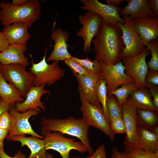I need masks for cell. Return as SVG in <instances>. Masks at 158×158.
Here are the masks:
<instances>
[{"mask_svg": "<svg viewBox=\"0 0 158 158\" xmlns=\"http://www.w3.org/2000/svg\"><path fill=\"white\" fill-rule=\"evenodd\" d=\"M95 59L112 65L122 61L124 45L121 29L117 25L101 22L96 37L92 41Z\"/></svg>", "mask_w": 158, "mask_h": 158, "instance_id": "obj_1", "label": "cell"}, {"mask_svg": "<svg viewBox=\"0 0 158 158\" xmlns=\"http://www.w3.org/2000/svg\"><path fill=\"white\" fill-rule=\"evenodd\" d=\"M41 125V130L57 132L76 137L86 147L89 156L93 153L89 140L90 126L82 118L69 116L64 119H58L42 117Z\"/></svg>", "mask_w": 158, "mask_h": 158, "instance_id": "obj_2", "label": "cell"}, {"mask_svg": "<svg viewBox=\"0 0 158 158\" xmlns=\"http://www.w3.org/2000/svg\"><path fill=\"white\" fill-rule=\"evenodd\" d=\"M1 9L0 22L4 26L16 22L26 24L29 28L40 18L41 6L38 0H30L19 6L12 5L9 2H0Z\"/></svg>", "mask_w": 158, "mask_h": 158, "instance_id": "obj_3", "label": "cell"}, {"mask_svg": "<svg viewBox=\"0 0 158 158\" xmlns=\"http://www.w3.org/2000/svg\"><path fill=\"white\" fill-rule=\"evenodd\" d=\"M47 48L45 49L44 55L41 60L36 63L32 62V65L30 70L35 76L33 85H52L64 76L65 71L61 68L59 61H53L50 64L47 63Z\"/></svg>", "mask_w": 158, "mask_h": 158, "instance_id": "obj_4", "label": "cell"}, {"mask_svg": "<svg viewBox=\"0 0 158 158\" xmlns=\"http://www.w3.org/2000/svg\"><path fill=\"white\" fill-rule=\"evenodd\" d=\"M47 150H52L59 152L62 158H69V152L75 150L83 154L87 152L85 146L81 142L75 141L73 138H67L57 132L41 130Z\"/></svg>", "mask_w": 158, "mask_h": 158, "instance_id": "obj_5", "label": "cell"}, {"mask_svg": "<svg viewBox=\"0 0 158 158\" xmlns=\"http://www.w3.org/2000/svg\"><path fill=\"white\" fill-rule=\"evenodd\" d=\"M124 22L116 24L120 28L124 46L122 58L132 57L141 54L146 48V44L140 38L134 27L133 19L129 16L124 15Z\"/></svg>", "mask_w": 158, "mask_h": 158, "instance_id": "obj_6", "label": "cell"}, {"mask_svg": "<svg viewBox=\"0 0 158 158\" xmlns=\"http://www.w3.org/2000/svg\"><path fill=\"white\" fill-rule=\"evenodd\" d=\"M1 73L5 80L25 95L33 85L35 76L26 70V67L19 64H1Z\"/></svg>", "mask_w": 158, "mask_h": 158, "instance_id": "obj_7", "label": "cell"}, {"mask_svg": "<svg viewBox=\"0 0 158 158\" xmlns=\"http://www.w3.org/2000/svg\"><path fill=\"white\" fill-rule=\"evenodd\" d=\"M122 118L125 128V139L123 143L125 152L138 149L137 143L138 123L137 108L130 98H128L121 105Z\"/></svg>", "mask_w": 158, "mask_h": 158, "instance_id": "obj_8", "label": "cell"}, {"mask_svg": "<svg viewBox=\"0 0 158 158\" xmlns=\"http://www.w3.org/2000/svg\"><path fill=\"white\" fill-rule=\"evenodd\" d=\"M79 94L82 118L89 126H92L100 130L108 136L111 141H113L114 135L103 109L92 105Z\"/></svg>", "mask_w": 158, "mask_h": 158, "instance_id": "obj_9", "label": "cell"}, {"mask_svg": "<svg viewBox=\"0 0 158 158\" xmlns=\"http://www.w3.org/2000/svg\"><path fill=\"white\" fill-rule=\"evenodd\" d=\"M149 54V51L146 48L138 55L122 58L126 74L133 79L138 89L146 87L145 78L148 70L146 59Z\"/></svg>", "mask_w": 158, "mask_h": 158, "instance_id": "obj_10", "label": "cell"}, {"mask_svg": "<svg viewBox=\"0 0 158 158\" xmlns=\"http://www.w3.org/2000/svg\"><path fill=\"white\" fill-rule=\"evenodd\" d=\"M11 118V126L7 139L9 140L12 137L21 135L28 134L40 139L44 137L38 134L33 130L28 119L31 117L38 115L40 112L30 109L21 113L17 111L16 107L12 106L9 111Z\"/></svg>", "mask_w": 158, "mask_h": 158, "instance_id": "obj_11", "label": "cell"}, {"mask_svg": "<svg viewBox=\"0 0 158 158\" xmlns=\"http://www.w3.org/2000/svg\"><path fill=\"white\" fill-rule=\"evenodd\" d=\"M99 62L101 67V75L107 82V95L120 86L134 82L131 77L126 74L125 68L122 61L112 65Z\"/></svg>", "mask_w": 158, "mask_h": 158, "instance_id": "obj_12", "label": "cell"}, {"mask_svg": "<svg viewBox=\"0 0 158 158\" xmlns=\"http://www.w3.org/2000/svg\"><path fill=\"white\" fill-rule=\"evenodd\" d=\"M78 17L82 27L77 33L76 35L83 40V52L88 53L91 50V42L97 34L103 19L99 15L94 14L89 11H88L84 16L79 15Z\"/></svg>", "mask_w": 158, "mask_h": 158, "instance_id": "obj_13", "label": "cell"}, {"mask_svg": "<svg viewBox=\"0 0 158 158\" xmlns=\"http://www.w3.org/2000/svg\"><path fill=\"white\" fill-rule=\"evenodd\" d=\"M80 2L84 5L80 7V9L99 15L107 22L115 25H117L118 22L122 23H124V20L119 14L122 8L104 4L97 0H80Z\"/></svg>", "mask_w": 158, "mask_h": 158, "instance_id": "obj_14", "label": "cell"}, {"mask_svg": "<svg viewBox=\"0 0 158 158\" xmlns=\"http://www.w3.org/2000/svg\"><path fill=\"white\" fill-rule=\"evenodd\" d=\"M73 74L78 83L79 93L90 104L103 109L95 91L96 84L101 76L100 73L89 72L87 75H83Z\"/></svg>", "mask_w": 158, "mask_h": 158, "instance_id": "obj_15", "label": "cell"}, {"mask_svg": "<svg viewBox=\"0 0 158 158\" xmlns=\"http://www.w3.org/2000/svg\"><path fill=\"white\" fill-rule=\"evenodd\" d=\"M45 86V84L39 86H32L26 94V98L24 101L16 103L15 107L17 111L23 113L30 109L39 112L41 109L44 111L45 106L44 103L41 101V98L43 95L50 92L44 88Z\"/></svg>", "mask_w": 158, "mask_h": 158, "instance_id": "obj_16", "label": "cell"}, {"mask_svg": "<svg viewBox=\"0 0 158 158\" xmlns=\"http://www.w3.org/2000/svg\"><path fill=\"white\" fill-rule=\"evenodd\" d=\"M69 37L68 32L60 28L53 31L51 37L54 45L52 52L46 60L47 61H64L71 58L72 56L68 49L69 46L67 43Z\"/></svg>", "mask_w": 158, "mask_h": 158, "instance_id": "obj_17", "label": "cell"}, {"mask_svg": "<svg viewBox=\"0 0 158 158\" xmlns=\"http://www.w3.org/2000/svg\"><path fill=\"white\" fill-rule=\"evenodd\" d=\"M133 21L136 32L146 44L152 40L157 39L158 36V17H140L133 19Z\"/></svg>", "mask_w": 158, "mask_h": 158, "instance_id": "obj_18", "label": "cell"}, {"mask_svg": "<svg viewBox=\"0 0 158 158\" xmlns=\"http://www.w3.org/2000/svg\"><path fill=\"white\" fill-rule=\"evenodd\" d=\"M27 44H12L0 52V63L2 64H19L25 67L28 65L29 59L24 54Z\"/></svg>", "mask_w": 158, "mask_h": 158, "instance_id": "obj_19", "label": "cell"}, {"mask_svg": "<svg viewBox=\"0 0 158 158\" xmlns=\"http://www.w3.org/2000/svg\"><path fill=\"white\" fill-rule=\"evenodd\" d=\"M28 28L24 23L16 22L4 26L2 32L9 44H25L31 37L28 30Z\"/></svg>", "mask_w": 158, "mask_h": 158, "instance_id": "obj_20", "label": "cell"}, {"mask_svg": "<svg viewBox=\"0 0 158 158\" xmlns=\"http://www.w3.org/2000/svg\"><path fill=\"white\" fill-rule=\"evenodd\" d=\"M9 140L20 142L22 147L27 146L31 151L28 158H42L46 153L44 139L32 136L26 137L25 135H21L13 136Z\"/></svg>", "mask_w": 158, "mask_h": 158, "instance_id": "obj_21", "label": "cell"}, {"mask_svg": "<svg viewBox=\"0 0 158 158\" xmlns=\"http://www.w3.org/2000/svg\"><path fill=\"white\" fill-rule=\"evenodd\" d=\"M125 1L128 2V4L122 8L119 13L120 16L128 15L133 19L140 17L156 16L149 7L148 0Z\"/></svg>", "mask_w": 158, "mask_h": 158, "instance_id": "obj_22", "label": "cell"}, {"mask_svg": "<svg viewBox=\"0 0 158 158\" xmlns=\"http://www.w3.org/2000/svg\"><path fill=\"white\" fill-rule=\"evenodd\" d=\"M137 143L138 149L153 153L158 151V136L138 125Z\"/></svg>", "mask_w": 158, "mask_h": 158, "instance_id": "obj_23", "label": "cell"}, {"mask_svg": "<svg viewBox=\"0 0 158 158\" xmlns=\"http://www.w3.org/2000/svg\"><path fill=\"white\" fill-rule=\"evenodd\" d=\"M21 93L13 85L7 82L0 73V97L6 102L13 105L25 100Z\"/></svg>", "mask_w": 158, "mask_h": 158, "instance_id": "obj_24", "label": "cell"}, {"mask_svg": "<svg viewBox=\"0 0 158 158\" xmlns=\"http://www.w3.org/2000/svg\"><path fill=\"white\" fill-rule=\"evenodd\" d=\"M131 94L130 99L137 109L158 112V108L154 105L152 96L146 87L137 89Z\"/></svg>", "mask_w": 158, "mask_h": 158, "instance_id": "obj_25", "label": "cell"}, {"mask_svg": "<svg viewBox=\"0 0 158 158\" xmlns=\"http://www.w3.org/2000/svg\"><path fill=\"white\" fill-rule=\"evenodd\" d=\"M136 119L138 125L150 131L158 126V112L137 109Z\"/></svg>", "mask_w": 158, "mask_h": 158, "instance_id": "obj_26", "label": "cell"}, {"mask_svg": "<svg viewBox=\"0 0 158 158\" xmlns=\"http://www.w3.org/2000/svg\"><path fill=\"white\" fill-rule=\"evenodd\" d=\"M95 91L97 99L102 107L105 117L109 123V117L107 108V82L105 79L101 76L96 84Z\"/></svg>", "mask_w": 158, "mask_h": 158, "instance_id": "obj_27", "label": "cell"}, {"mask_svg": "<svg viewBox=\"0 0 158 158\" xmlns=\"http://www.w3.org/2000/svg\"><path fill=\"white\" fill-rule=\"evenodd\" d=\"M134 82H130L121 86L111 92L109 95H113L117 97L119 105H121L126 101L129 95L137 89Z\"/></svg>", "mask_w": 158, "mask_h": 158, "instance_id": "obj_28", "label": "cell"}, {"mask_svg": "<svg viewBox=\"0 0 158 158\" xmlns=\"http://www.w3.org/2000/svg\"><path fill=\"white\" fill-rule=\"evenodd\" d=\"M107 108L109 117V122L111 120L122 117L121 107L115 95H107Z\"/></svg>", "mask_w": 158, "mask_h": 158, "instance_id": "obj_29", "label": "cell"}, {"mask_svg": "<svg viewBox=\"0 0 158 158\" xmlns=\"http://www.w3.org/2000/svg\"><path fill=\"white\" fill-rule=\"evenodd\" d=\"M146 48L150 51L151 57L147 62L149 69L158 71V42L157 39L147 43Z\"/></svg>", "mask_w": 158, "mask_h": 158, "instance_id": "obj_30", "label": "cell"}, {"mask_svg": "<svg viewBox=\"0 0 158 158\" xmlns=\"http://www.w3.org/2000/svg\"><path fill=\"white\" fill-rule=\"evenodd\" d=\"M71 59L80 64L89 72H101L100 65L99 61L95 59L92 61L88 57L80 59L73 56Z\"/></svg>", "mask_w": 158, "mask_h": 158, "instance_id": "obj_31", "label": "cell"}, {"mask_svg": "<svg viewBox=\"0 0 158 158\" xmlns=\"http://www.w3.org/2000/svg\"><path fill=\"white\" fill-rule=\"evenodd\" d=\"M125 153L129 158H158V151L155 153L138 149Z\"/></svg>", "mask_w": 158, "mask_h": 158, "instance_id": "obj_32", "label": "cell"}, {"mask_svg": "<svg viewBox=\"0 0 158 158\" xmlns=\"http://www.w3.org/2000/svg\"><path fill=\"white\" fill-rule=\"evenodd\" d=\"M109 124L114 135L117 133H125V128L122 117L111 120L109 122Z\"/></svg>", "mask_w": 158, "mask_h": 158, "instance_id": "obj_33", "label": "cell"}, {"mask_svg": "<svg viewBox=\"0 0 158 158\" xmlns=\"http://www.w3.org/2000/svg\"><path fill=\"white\" fill-rule=\"evenodd\" d=\"M66 65L72 71L73 73L78 75H87L89 72L80 64L71 59L64 61Z\"/></svg>", "mask_w": 158, "mask_h": 158, "instance_id": "obj_34", "label": "cell"}, {"mask_svg": "<svg viewBox=\"0 0 158 158\" xmlns=\"http://www.w3.org/2000/svg\"><path fill=\"white\" fill-rule=\"evenodd\" d=\"M11 116L8 111L3 113L0 116V128L7 130L8 133L11 126Z\"/></svg>", "mask_w": 158, "mask_h": 158, "instance_id": "obj_35", "label": "cell"}, {"mask_svg": "<svg viewBox=\"0 0 158 158\" xmlns=\"http://www.w3.org/2000/svg\"><path fill=\"white\" fill-rule=\"evenodd\" d=\"M146 83L153 85H158V71L148 69L145 80Z\"/></svg>", "mask_w": 158, "mask_h": 158, "instance_id": "obj_36", "label": "cell"}, {"mask_svg": "<svg viewBox=\"0 0 158 158\" xmlns=\"http://www.w3.org/2000/svg\"><path fill=\"white\" fill-rule=\"evenodd\" d=\"M149 89V91L153 98V103L155 106L158 108V86L146 83L145 87Z\"/></svg>", "mask_w": 158, "mask_h": 158, "instance_id": "obj_37", "label": "cell"}, {"mask_svg": "<svg viewBox=\"0 0 158 158\" xmlns=\"http://www.w3.org/2000/svg\"><path fill=\"white\" fill-rule=\"evenodd\" d=\"M106 150L105 145H102L98 147L93 153L84 158H107Z\"/></svg>", "mask_w": 158, "mask_h": 158, "instance_id": "obj_38", "label": "cell"}, {"mask_svg": "<svg viewBox=\"0 0 158 158\" xmlns=\"http://www.w3.org/2000/svg\"><path fill=\"white\" fill-rule=\"evenodd\" d=\"M149 7L151 12L158 18V0H148Z\"/></svg>", "mask_w": 158, "mask_h": 158, "instance_id": "obj_39", "label": "cell"}, {"mask_svg": "<svg viewBox=\"0 0 158 158\" xmlns=\"http://www.w3.org/2000/svg\"><path fill=\"white\" fill-rule=\"evenodd\" d=\"M9 44L3 32L0 31V52L5 50Z\"/></svg>", "mask_w": 158, "mask_h": 158, "instance_id": "obj_40", "label": "cell"}, {"mask_svg": "<svg viewBox=\"0 0 158 158\" xmlns=\"http://www.w3.org/2000/svg\"><path fill=\"white\" fill-rule=\"evenodd\" d=\"M0 158H25V154L20 151L17 152L15 154L14 156L10 157L8 155L4 152V150H0Z\"/></svg>", "mask_w": 158, "mask_h": 158, "instance_id": "obj_41", "label": "cell"}, {"mask_svg": "<svg viewBox=\"0 0 158 158\" xmlns=\"http://www.w3.org/2000/svg\"><path fill=\"white\" fill-rule=\"evenodd\" d=\"M110 158H129L126 155L124 152H121L116 147H114L112 149L111 155Z\"/></svg>", "mask_w": 158, "mask_h": 158, "instance_id": "obj_42", "label": "cell"}, {"mask_svg": "<svg viewBox=\"0 0 158 158\" xmlns=\"http://www.w3.org/2000/svg\"><path fill=\"white\" fill-rule=\"evenodd\" d=\"M12 106L1 99L0 101V116L4 112L8 111Z\"/></svg>", "mask_w": 158, "mask_h": 158, "instance_id": "obj_43", "label": "cell"}, {"mask_svg": "<svg viewBox=\"0 0 158 158\" xmlns=\"http://www.w3.org/2000/svg\"><path fill=\"white\" fill-rule=\"evenodd\" d=\"M8 133L7 130L0 128V150H4V140L7 137Z\"/></svg>", "mask_w": 158, "mask_h": 158, "instance_id": "obj_44", "label": "cell"}, {"mask_svg": "<svg viewBox=\"0 0 158 158\" xmlns=\"http://www.w3.org/2000/svg\"><path fill=\"white\" fill-rule=\"evenodd\" d=\"M107 4L111 6L115 7H118V5L124 1L123 0H106Z\"/></svg>", "mask_w": 158, "mask_h": 158, "instance_id": "obj_45", "label": "cell"}, {"mask_svg": "<svg viewBox=\"0 0 158 158\" xmlns=\"http://www.w3.org/2000/svg\"><path fill=\"white\" fill-rule=\"evenodd\" d=\"M28 1V0H13L11 3L13 6H19L25 4Z\"/></svg>", "mask_w": 158, "mask_h": 158, "instance_id": "obj_46", "label": "cell"}, {"mask_svg": "<svg viewBox=\"0 0 158 158\" xmlns=\"http://www.w3.org/2000/svg\"><path fill=\"white\" fill-rule=\"evenodd\" d=\"M150 132L158 136V126L155 128Z\"/></svg>", "mask_w": 158, "mask_h": 158, "instance_id": "obj_47", "label": "cell"}, {"mask_svg": "<svg viewBox=\"0 0 158 158\" xmlns=\"http://www.w3.org/2000/svg\"><path fill=\"white\" fill-rule=\"evenodd\" d=\"M42 158H54V157L51 154L46 152L45 155Z\"/></svg>", "mask_w": 158, "mask_h": 158, "instance_id": "obj_48", "label": "cell"}, {"mask_svg": "<svg viewBox=\"0 0 158 158\" xmlns=\"http://www.w3.org/2000/svg\"><path fill=\"white\" fill-rule=\"evenodd\" d=\"M1 64L0 63V73L1 72Z\"/></svg>", "mask_w": 158, "mask_h": 158, "instance_id": "obj_49", "label": "cell"}, {"mask_svg": "<svg viewBox=\"0 0 158 158\" xmlns=\"http://www.w3.org/2000/svg\"><path fill=\"white\" fill-rule=\"evenodd\" d=\"M1 10L0 9V14H1Z\"/></svg>", "mask_w": 158, "mask_h": 158, "instance_id": "obj_50", "label": "cell"}, {"mask_svg": "<svg viewBox=\"0 0 158 158\" xmlns=\"http://www.w3.org/2000/svg\"><path fill=\"white\" fill-rule=\"evenodd\" d=\"M1 97H0V101L1 100Z\"/></svg>", "mask_w": 158, "mask_h": 158, "instance_id": "obj_51", "label": "cell"}]
</instances>
